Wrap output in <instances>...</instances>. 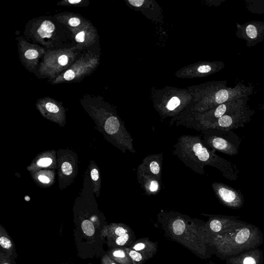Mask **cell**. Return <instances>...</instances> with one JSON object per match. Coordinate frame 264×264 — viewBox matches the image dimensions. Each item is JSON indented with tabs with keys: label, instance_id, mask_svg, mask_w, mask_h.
<instances>
[{
	"label": "cell",
	"instance_id": "1",
	"mask_svg": "<svg viewBox=\"0 0 264 264\" xmlns=\"http://www.w3.org/2000/svg\"><path fill=\"white\" fill-rule=\"evenodd\" d=\"M173 154L186 167L200 174L204 173L205 165L215 166L218 163L216 156L198 135H184L179 137L173 146Z\"/></svg>",
	"mask_w": 264,
	"mask_h": 264
},
{
	"label": "cell",
	"instance_id": "2",
	"mask_svg": "<svg viewBox=\"0 0 264 264\" xmlns=\"http://www.w3.org/2000/svg\"><path fill=\"white\" fill-rule=\"evenodd\" d=\"M261 237L256 228L240 225L212 239L218 252L223 255H232L259 245Z\"/></svg>",
	"mask_w": 264,
	"mask_h": 264
},
{
	"label": "cell",
	"instance_id": "3",
	"mask_svg": "<svg viewBox=\"0 0 264 264\" xmlns=\"http://www.w3.org/2000/svg\"><path fill=\"white\" fill-rule=\"evenodd\" d=\"M163 162V154L162 153L148 155L139 165L137 173L161 181Z\"/></svg>",
	"mask_w": 264,
	"mask_h": 264
},
{
	"label": "cell",
	"instance_id": "4",
	"mask_svg": "<svg viewBox=\"0 0 264 264\" xmlns=\"http://www.w3.org/2000/svg\"><path fill=\"white\" fill-rule=\"evenodd\" d=\"M240 225H241L240 223L226 219L211 218L208 222V231L213 235V238L215 236L223 234Z\"/></svg>",
	"mask_w": 264,
	"mask_h": 264
},
{
	"label": "cell",
	"instance_id": "5",
	"mask_svg": "<svg viewBox=\"0 0 264 264\" xmlns=\"http://www.w3.org/2000/svg\"><path fill=\"white\" fill-rule=\"evenodd\" d=\"M137 177L139 184L146 195L154 196L160 192L162 185L161 181L139 173H137Z\"/></svg>",
	"mask_w": 264,
	"mask_h": 264
},
{
	"label": "cell",
	"instance_id": "6",
	"mask_svg": "<svg viewBox=\"0 0 264 264\" xmlns=\"http://www.w3.org/2000/svg\"><path fill=\"white\" fill-rule=\"evenodd\" d=\"M262 261V251L259 250L244 253L229 259V264H261Z\"/></svg>",
	"mask_w": 264,
	"mask_h": 264
},
{
	"label": "cell",
	"instance_id": "7",
	"mask_svg": "<svg viewBox=\"0 0 264 264\" xmlns=\"http://www.w3.org/2000/svg\"><path fill=\"white\" fill-rule=\"evenodd\" d=\"M130 249L141 253L148 258H152L157 251L156 246L148 239H139L130 247Z\"/></svg>",
	"mask_w": 264,
	"mask_h": 264
},
{
	"label": "cell",
	"instance_id": "8",
	"mask_svg": "<svg viewBox=\"0 0 264 264\" xmlns=\"http://www.w3.org/2000/svg\"><path fill=\"white\" fill-rule=\"evenodd\" d=\"M213 188L218 198L225 204L232 206H236L237 198L236 193L233 190L215 183L213 185Z\"/></svg>",
	"mask_w": 264,
	"mask_h": 264
},
{
	"label": "cell",
	"instance_id": "9",
	"mask_svg": "<svg viewBox=\"0 0 264 264\" xmlns=\"http://www.w3.org/2000/svg\"><path fill=\"white\" fill-rule=\"evenodd\" d=\"M55 30L54 24L48 20H46L38 28V33L42 38H49L52 36V33Z\"/></svg>",
	"mask_w": 264,
	"mask_h": 264
},
{
	"label": "cell",
	"instance_id": "10",
	"mask_svg": "<svg viewBox=\"0 0 264 264\" xmlns=\"http://www.w3.org/2000/svg\"><path fill=\"white\" fill-rule=\"evenodd\" d=\"M112 255L114 259L121 264H133L124 248L114 250L112 252Z\"/></svg>",
	"mask_w": 264,
	"mask_h": 264
},
{
	"label": "cell",
	"instance_id": "11",
	"mask_svg": "<svg viewBox=\"0 0 264 264\" xmlns=\"http://www.w3.org/2000/svg\"><path fill=\"white\" fill-rule=\"evenodd\" d=\"M124 249L132 259L133 264H142L149 259L141 253L132 249L130 247L124 248Z\"/></svg>",
	"mask_w": 264,
	"mask_h": 264
},
{
	"label": "cell",
	"instance_id": "12",
	"mask_svg": "<svg viewBox=\"0 0 264 264\" xmlns=\"http://www.w3.org/2000/svg\"><path fill=\"white\" fill-rule=\"evenodd\" d=\"M82 229L83 232L88 236H93L95 232V229L93 223L88 220L82 221Z\"/></svg>",
	"mask_w": 264,
	"mask_h": 264
},
{
	"label": "cell",
	"instance_id": "13",
	"mask_svg": "<svg viewBox=\"0 0 264 264\" xmlns=\"http://www.w3.org/2000/svg\"><path fill=\"white\" fill-rule=\"evenodd\" d=\"M131 240V234L130 232L118 236L116 239V244L119 246H123L130 243Z\"/></svg>",
	"mask_w": 264,
	"mask_h": 264
},
{
	"label": "cell",
	"instance_id": "14",
	"mask_svg": "<svg viewBox=\"0 0 264 264\" xmlns=\"http://www.w3.org/2000/svg\"><path fill=\"white\" fill-rule=\"evenodd\" d=\"M216 101L218 104H221L227 101L229 98V93L226 90L219 91L216 94Z\"/></svg>",
	"mask_w": 264,
	"mask_h": 264
},
{
	"label": "cell",
	"instance_id": "15",
	"mask_svg": "<svg viewBox=\"0 0 264 264\" xmlns=\"http://www.w3.org/2000/svg\"><path fill=\"white\" fill-rule=\"evenodd\" d=\"M232 123V119L229 116H223L218 120V126L222 127H226L231 126Z\"/></svg>",
	"mask_w": 264,
	"mask_h": 264
},
{
	"label": "cell",
	"instance_id": "16",
	"mask_svg": "<svg viewBox=\"0 0 264 264\" xmlns=\"http://www.w3.org/2000/svg\"><path fill=\"white\" fill-rule=\"evenodd\" d=\"M180 104V99L176 97H172L167 103V108L169 111L172 112L174 111Z\"/></svg>",
	"mask_w": 264,
	"mask_h": 264
},
{
	"label": "cell",
	"instance_id": "17",
	"mask_svg": "<svg viewBox=\"0 0 264 264\" xmlns=\"http://www.w3.org/2000/svg\"><path fill=\"white\" fill-rule=\"evenodd\" d=\"M246 33L250 38H255L257 36V31L253 25H249L247 27Z\"/></svg>",
	"mask_w": 264,
	"mask_h": 264
},
{
	"label": "cell",
	"instance_id": "18",
	"mask_svg": "<svg viewBox=\"0 0 264 264\" xmlns=\"http://www.w3.org/2000/svg\"><path fill=\"white\" fill-rule=\"evenodd\" d=\"M226 106L225 104H221L219 106H218L216 111L214 112V116L217 118H220L225 114V112H226Z\"/></svg>",
	"mask_w": 264,
	"mask_h": 264
},
{
	"label": "cell",
	"instance_id": "19",
	"mask_svg": "<svg viewBox=\"0 0 264 264\" xmlns=\"http://www.w3.org/2000/svg\"><path fill=\"white\" fill-rule=\"evenodd\" d=\"M0 244L5 249H9L12 247V242L10 240L5 236H1L0 238Z\"/></svg>",
	"mask_w": 264,
	"mask_h": 264
},
{
	"label": "cell",
	"instance_id": "20",
	"mask_svg": "<svg viewBox=\"0 0 264 264\" xmlns=\"http://www.w3.org/2000/svg\"><path fill=\"white\" fill-rule=\"evenodd\" d=\"M61 170L65 175H70L72 172V167L70 163L65 162L62 165Z\"/></svg>",
	"mask_w": 264,
	"mask_h": 264
},
{
	"label": "cell",
	"instance_id": "21",
	"mask_svg": "<svg viewBox=\"0 0 264 264\" xmlns=\"http://www.w3.org/2000/svg\"><path fill=\"white\" fill-rule=\"evenodd\" d=\"M25 56L28 60H33L37 58L38 53L35 50H28L25 53Z\"/></svg>",
	"mask_w": 264,
	"mask_h": 264
},
{
	"label": "cell",
	"instance_id": "22",
	"mask_svg": "<svg viewBox=\"0 0 264 264\" xmlns=\"http://www.w3.org/2000/svg\"><path fill=\"white\" fill-rule=\"evenodd\" d=\"M46 108L49 112L56 113L59 111V108L55 105L52 103H48L46 105Z\"/></svg>",
	"mask_w": 264,
	"mask_h": 264
},
{
	"label": "cell",
	"instance_id": "23",
	"mask_svg": "<svg viewBox=\"0 0 264 264\" xmlns=\"http://www.w3.org/2000/svg\"><path fill=\"white\" fill-rule=\"evenodd\" d=\"M52 163V160L50 158H45V159H40L37 163V164L40 166L46 167L51 165Z\"/></svg>",
	"mask_w": 264,
	"mask_h": 264
},
{
	"label": "cell",
	"instance_id": "24",
	"mask_svg": "<svg viewBox=\"0 0 264 264\" xmlns=\"http://www.w3.org/2000/svg\"><path fill=\"white\" fill-rule=\"evenodd\" d=\"M64 77L66 81H71L75 77V73L72 70H69L65 72Z\"/></svg>",
	"mask_w": 264,
	"mask_h": 264
},
{
	"label": "cell",
	"instance_id": "25",
	"mask_svg": "<svg viewBox=\"0 0 264 264\" xmlns=\"http://www.w3.org/2000/svg\"><path fill=\"white\" fill-rule=\"evenodd\" d=\"M81 23V21L78 18H72L69 21V24L71 27H75L78 26Z\"/></svg>",
	"mask_w": 264,
	"mask_h": 264
},
{
	"label": "cell",
	"instance_id": "26",
	"mask_svg": "<svg viewBox=\"0 0 264 264\" xmlns=\"http://www.w3.org/2000/svg\"><path fill=\"white\" fill-rule=\"evenodd\" d=\"M58 61L61 66H65L68 62V57L65 55H63L58 58Z\"/></svg>",
	"mask_w": 264,
	"mask_h": 264
},
{
	"label": "cell",
	"instance_id": "27",
	"mask_svg": "<svg viewBox=\"0 0 264 264\" xmlns=\"http://www.w3.org/2000/svg\"><path fill=\"white\" fill-rule=\"evenodd\" d=\"M85 33L84 31H81L76 35L75 40L78 42H83L85 40Z\"/></svg>",
	"mask_w": 264,
	"mask_h": 264
},
{
	"label": "cell",
	"instance_id": "28",
	"mask_svg": "<svg viewBox=\"0 0 264 264\" xmlns=\"http://www.w3.org/2000/svg\"><path fill=\"white\" fill-rule=\"evenodd\" d=\"M211 70V67L210 66H207V65L200 66L198 69V72L203 73L208 72Z\"/></svg>",
	"mask_w": 264,
	"mask_h": 264
},
{
	"label": "cell",
	"instance_id": "29",
	"mask_svg": "<svg viewBox=\"0 0 264 264\" xmlns=\"http://www.w3.org/2000/svg\"><path fill=\"white\" fill-rule=\"evenodd\" d=\"M144 0H129V2L131 5L135 7H140L144 3Z\"/></svg>",
	"mask_w": 264,
	"mask_h": 264
},
{
	"label": "cell",
	"instance_id": "30",
	"mask_svg": "<svg viewBox=\"0 0 264 264\" xmlns=\"http://www.w3.org/2000/svg\"><path fill=\"white\" fill-rule=\"evenodd\" d=\"M91 176L94 181H97L99 178V172L96 169H93L91 171Z\"/></svg>",
	"mask_w": 264,
	"mask_h": 264
},
{
	"label": "cell",
	"instance_id": "31",
	"mask_svg": "<svg viewBox=\"0 0 264 264\" xmlns=\"http://www.w3.org/2000/svg\"><path fill=\"white\" fill-rule=\"evenodd\" d=\"M38 179L40 181L42 182L43 183H49L50 182L49 178L44 175H40L38 177Z\"/></svg>",
	"mask_w": 264,
	"mask_h": 264
},
{
	"label": "cell",
	"instance_id": "32",
	"mask_svg": "<svg viewBox=\"0 0 264 264\" xmlns=\"http://www.w3.org/2000/svg\"><path fill=\"white\" fill-rule=\"evenodd\" d=\"M68 2H69L70 3L76 4L80 3L81 2V0H69Z\"/></svg>",
	"mask_w": 264,
	"mask_h": 264
},
{
	"label": "cell",
	"instance_id": "33",
	"mask_svg": "<svg viewBox=\"0 0 264 264\" xmlns=\"http://www.w3.org/2000/svg\"><path fill=\"white\" fill-rule=\"evenodd\" d=\"M108 264H117L115 262H112V261H111L110 262H108Z\"/></svg>",
	"mask_w": 264,
	"mask_h": 264
},
{
	"label": "cell",
	"instance_id": "34",
	"mask_svg": "<svg viewBox=\"0 0 264 264\" xmlns=\"http://www.w3.org/2000/svg\"><path fill=\"white\" fill-rule=\"evenodd\" d=\"M25 199L27 201H29L30 200V198H28V196H27L26 198H25Z\"/></svg>",
	"mask_w": 264,
	"mask_h": 264
},
{
	"label": "cell",
	"instance_id": "35",
	"mask_svg": "<svg viewBox=\"0 0 264 264\" xmlns=\"http://www.w3.org/2000/svg\"><path fill=\"white\" fill-rule=\"evenodd\" d=\"M7 264V263H4V264Z\"/></svg>",
	"mask_w": 264,
	"mask_h": 264
}]
</instances>
